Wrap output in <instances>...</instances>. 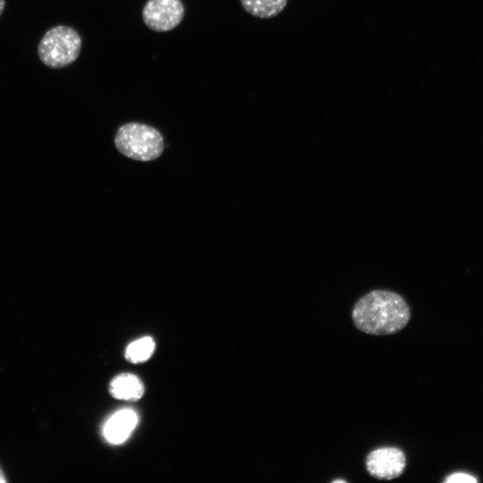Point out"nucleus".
<instances>
[{
	"mask_svg": "<svg viewBox=\"0 0 483 483\" xmlns=\"http://www.w3.org/2000/svg\"><path fill=\"white\" fill-rule=\"evenodd\" d=\"M352 317L359 330L369 335H386L404 328L410 320L411 310L398 293L374 290L358 300Z\"/></svg>",
	"mask_w": 483,
	"mask_h": 483,
	"instance_id": "f257e3e1",
	"label": "nucleus"
},
{
	"mask_svg": "<svg viewBox=\"0 0 483 483\" xmlns=\"http://www.w3.org/2000/svg\"><path fill=\"white\" fill-rule=\"evenodd\" d=\"M114 145L123 156L143 162L158 158L165 148L164 138L157 129L136 122L117 129Z\"/></svg>",
	"mask_w": 483,
	"mask_h": 483,
	"instance_id": "f03ea898",
	"label": "nucleus"
},
{
	"mask_svg": "<svg viewBox=\"0 0 483 483\" xmlns=\"http://www.w3.org/2000/svg\"><path fill=\"white\" fill-rule=\"evenodd\" d=\"M79 32L67 25L50 28L38 45L39 60L52 69L64 68L76 61L81 49Z\"/></svg>",
	"mask_w": 483,
	"mask_h": 483,
	"instance_id": "7ed1b4c3",
	"label": "nucleus"
},
{
	"mask_svg": "<svg viewBox=\"0 0 483 483\" xmlns=\"http://www.w3.org/2000/svg\"><path fill=\"white\" fill-rule=\"evenodd\" d=\"M184 14L181 0H148L142 9L143 21L154 31L165 32L177 27Z\"/></svg>",
	"mask_w": 483,
	"mask_h": 483,
	"instance_id": "20e7f679",
	"label": "nucleus"
},
{
	"mask_svg": "<svg viewBox=\"0 0 483 483\" xmlns=\"http://www.w3.org/2000/svg\"><path fill=\"white\" fill-rule=\"evenodd\" d=\"M365 463L372 477L389 480L398 478L403 472L406 457L399 448L382 447L370 452Z\"/></svg>",
	"mask_w": 483,
	"mask_h": 483,
	"instance_id": "39448f33",
	"label": "nucleus"
},
{
	"mask_svg": "<svg viewBox=\"0 0 483 483\" xmlns=\"http://www.w3.org/2000/svg\"><path fill=\"white\" fill-rule=\"evenodd\" d=\"M138 423L137 413L131 409H123L114 413L103 427V436L113 445L126 441Z\"/></svg>",
	"mask_w": 483,
	"mask_h": 483,
	"instance_id": "423d86ee",
	"label": "nucleus"
},
{
	"mask_svg": "<svg viewBox=\"0 0 483 483\" xmlns=\"http://www.w3.org/2000/svg\"><path fill=\"white\" fill-rule=\"evenodd\" d=\"M108 389L114 398L124 401H137L144 394L141 380L130 373H123L114 377Z\"/></svg>",
	"mask_w": 483,
	"mask_h": 483,
	"instance_id": "0eeeda50",
	"label": "nucleus"
},
{
	"mask_svg": "<svg viewBox=\"0 0 483 483\" xmlns=\"http://www.w3.org/2000/svg\"><path fill=\"white\" fill-rule=\"evenodd\" d=\"M244 10L251 15L268 19L279 14L286 6L287 0H240Z\"/></svg>",
	"mask_w": 483,
	"mask_h": 483,
	"instance_id": "6e6552de",
	"label": "nucleus"
},
{
	"mask_svg": "<svg viewBox=\"0 0 483 483\" xmlns=\"http://www.w3.org/2000/svg\"><path fill=\"white\" fill-rule=\"evenodd\" d=\"M155 350V342L145 336L131 343L125 350V358L132 363L144 362L150 358Z\"/></svg>",
	"mask_w": 483,
	"mask_h": 483,
	"instance_id": "1a4fd4ad",
	"label": "nucleus"
},
{
	"mask_svg": "<svg viewBox=\"0 0 483 483\" xmlns=\"http://www.w3.org/2000/svg\"><path fill=\"white\" fill-rule=\"evenodd\" d=\"M478 479H475L474 477L470 476V475H468V474H465V473H462V472H458V473H453L452 475H449L445 479V482H447V483H456V482H472V483H475L477 482Z\"/></svg>",
	"mask_w": 483,
	"mask_h": 483,
	"instance_id": "9d476101",
	"label": "nucleus"
},
{
	"mask_svg": "<svg viewBox=\"0 0 483 483\" xmlns=\"http://www.w3.org/2000/svg\"><path fill=\"white\" fill-rule=\"evenodd\" d=\"M6 482H8V479L5 477V474L3 469L0 467V483H6Z\"/></svg>",
	"mask_w": 483,
	"mask_h": 483,
	"instance_id": "9b49d317",
	"label": "nucleus"
},
{
	"mask_svg": "<svg viewBox=\"0 0 483 483\" xmlns=\"http://www.w3.org/2000/svg\"><path fill=\"white\" fill-rule=\"evenodd\" d=\"M5 8V0H0V16L4 13Z\"/></svg>",
	"mask_w": 483,
	"mask_h": 483,
	"instance_id": "f8f14e48",
	"label": "nucleus"
},
{
	"mask_svg": "<svg viewBox=\"0 0 483 483\" xmlns=\"http://www.w3.org/2000/svg\"><path fill=\"white\" fill-rule=\"evenodd\" d=\"M334 482H345V480H343V479H336V480H334Z\"/></svg>",
	"mask_w": 483,
	"mask_h": 483,
	"instance_id": "ddd939ff",
	"label": "nucleus"
}]
</instances>
